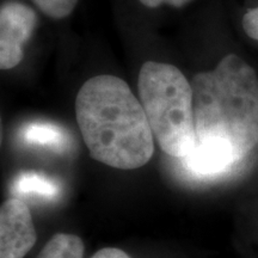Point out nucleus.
Masks as SVG:
<instances>
[{"instance_id":"f257e3e1","label":"nucleus","mask_w":258,"mask_h":258,"mask_svg":"<svg viewBox=\"0 0 258 258\" xmlns=\"http://www.w3.org/2000/svg\"><path fill=\"white\" fill-rule=\"evenodd\" d=\"M76 115L93 159L120 170H134L151 160L153 134L141 102L121 78L96 76L80 88Z\"/></svg>"},{"instance_id":"f03ea898","label":"nucleus","mask_w":258,"mask_h":258,"mask_svg":"<svg viewBox=\"0 0 258 258\" xmlns=\"http://www.w3.org/2000/svg\"><path fill=\"white\" fill-rule=\"evenodd\" d=\"M196 143L227 144L240 161L258 143V78L239 56L222 57L192 78Z\"/></svg>"},{"instance_id":"7ed1b4c3","label":"nucleus","mask_w":258,"mask_h":258,"mask_svg":"<svg viewBox=\"0 0 258 258\" xmlns=\"http://www.w3.org/2000/svg\"><path fill=\"white\" fill-rule=\"evenodd\" d=\"M138 89L148 123L163 152L184 158L196 145L194 93L177 67L147 61L139 73Z\"/></svg>"},{"instance_id":"20e7f679","label":"nucleus","mask_w":258,"mask_h":258,"mask_svg":"<svg viewBox=\"0 0 258 258\" xmlns=\"http://www.w3.org/2000/svg\"><path fill=\"white\" fill-rule=\"evenodd\" d=\"M36 14L21 3H6L0 10V67L14 69L23 59V46L36 25Z\"/></svg>"},{"instance_id":"39448f33","label":"nucleus","mask_w":258,"mask_h":258,"mask_svg":"<svg viewBox=\"0 0 258 258\" xmlns=\"http://www.w3.org/2000/svg\"><path fill=\"white\" fill-rule=\"evenodd\" d=\"M36 243V232L28 206L10 199L0 209V258H24Z\"/></svg>"},{"instance_id":"423d86ee","label":"nucleus","mask_w":258,"mask_h":258,"mask_svg":"<svg viewBox=\"0 0 258 258\" xmlns=\"http://www.w3.org/2000/svg\"><path fill=\"white\" fill-rule=\"evenodd\" d=\"M239 161L227 144L218 140L198 141L191 152L182 158L185 169L200 177L218 176Z\"/></svg>"},{"instance_id":"0eeeda50","label":"nucleus","mask_w":258,"mask_h":258,"mask_svg":"<svg viewBox=\"0 0 258 258\" xmlns=\"http://www.w3.org/2000/svg\"><path fill=\"white\" fill-rule=\"evenodd\" d=\"M14 192L22 196L51 200L60 192V186L55 180L36 172H23L16 177Z\"/></svg>"},{"instance_id":"6e6552de","label":"nucleus","mask_w":258,"mask_h":258,"mask_svg":"<svg viewBox=\"0 0 258 258\" xmlns=\"http://www.w3.org/2000/svg\"><path fill=\"white\" fill-rule=\"evenodd\" d=\"M23 139L29 144L63 150L69 145V135L63 128L48 122H34L23 128Z\"/></svg>"},{"instance_id":"1a4fd4ad","label":"nucleus","mask_w":258,"mask_h":258,"mask_svg":"<svg viewBox=\"0 0 258 258\" xmlns=\"http://www.w3.org/2000/svg\"><path fill=\"white\" fill-rule=\"evenodd\" d=\"M84 244L74 234L57 233L46 244L37 258H83Z\"/></svg>"},{"instance_id":"9d476101","label":"nucleus","mask_w":258,"mask_h":258,"mask_svg":"<svg viewBox=\"0 0 258 258\" xmlns=\"http://www.w3.org/2000/svg\"><path fill=\"white\" fill-rule=\"evenodd\" d=\"M48 17L60 19L67 17L76 8L78 0H32Z\"/></svg>"},{"instance_id":"9b49d317","label":"nucleus","mask_w":258,"mask_h":258,"mask_svg":"<svg viewBox=\"0 0 258 258\" xmlns=\"http://www.w3.org/2000/svg\"><path fill=\"white\" fill-rule=\"evenodd\" d=\"M243 28L247 36L258 41V8L250 10L243 18Z\"/></svg>"},{"instance_id":"f8f14e48","label":"nucleus","mask_w":258,"mask_h":258,"mask_svg":"<svg viewBox=\"0 0 258 258\" xmlns=\"http://www.w3.org/2000/svg\"><path fill=\"white\" fill-rule=\"evenodd\" d=\"M91 258H131L124 251L116 247H104V249L97 251Z\"/></svg>"},{"instance_id":"ddd939ff","label":"nucleus","mask_w":258,"mask_h":258,"mask_svg":"<svg viewBox=\"0 0 258 258\" xmlns=\"http://www.w3.org/2000/svg\"><path fill=\"white\" fill-rule=\"evenodd\" d=\"M141 4L147 6L150 9H156L158 6L163 4H169L171 6H175V8H180V6L185 5L186 3H189L190 0H139Z\"/></svg>"}]
</instances>
